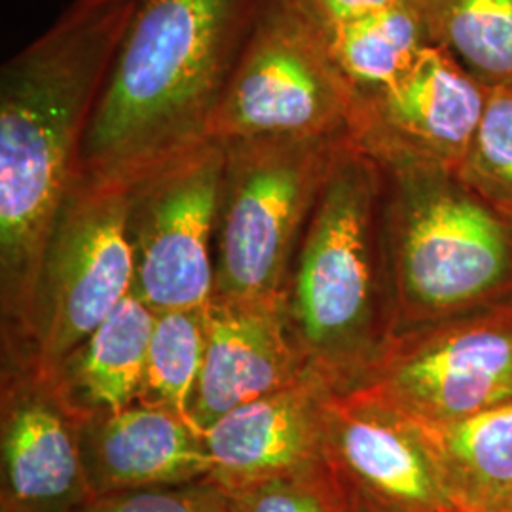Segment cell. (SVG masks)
Wrapping results in <instances>:
<instances>
[{
    "instance_id": "12",
    "label": "cell",
    "mask_w": 512,
    "mask_h": 512,
    "mask_svg": "<svg viewBox=\"0 0 512 512\" xmlns=\"http://www.w3.org/2000/svg\"><path fill=\"white\" fill-rule=\"evenodd\" d=\"M325 458L363 494L401 512H461L418 421L363 387L330 389Z\"/></svg>"
},
{
    "instance_id": "3",
    "label": "cell",
    "mask_w": 512,
    "mask_h": 512,
    "mask_svg": "<svg viewBox=\"0 0 512 512\" xmlns=\"http://www.w3.org/2000/svg\"><path fill=\"white\" fill-rule=\"evenodd\" d=\"M285 311L306 368L332 391L359 384L399 330L385 236V173L351 137L294 256Z\"/></svg>"
},
{
    "instance_id": "1",
    "label": "cell",
    "mask_w": 512,
    "mask_h": 512,
    "mask_svg": "<svg viewBox=\"0 0 512 512\" xmlns=\"http://www.w3.org/2000/svg\"><path fill=\"white\" fill-rule=\"evenodd\" d=\"M137 0H74L0 73L2 353H23L38 266Z\"/></svg>"
},
{
    "instance_id": "2",
    "label": "cell",
    "mask_w": 512,
    "mask_h": 512,
    "mask_svg": "<svg viewBox=\"0 0 512 512\" xmlns=\"http://www.w3.org/2000/svg\"><path fill=\"white\" fill-rule=\"evenodd\" d=\"M264 0H137L80 152L78 179L131 186L209 141Z\"/></svg>"
},
{
    "instance_id": "11",
    "label": "cell",
    "mask_w": 512,
    "mask_h": 512,
    "mask_svg": "<svg viewBox=\"0 0 512 512\" xmlns=\"http://www.w3.org/2000/svg\"><path fill=\"white\" fill-rule=\"evenodd\" d=\"M0 512H82L93 501L78 421L31 361H2Z\"/></svg>"
},
{
    "instance_id": "8",
    "label": "cell",
    "mask_w": 512,
    "mask_h": 512,
    "mask_svg": "<svg viewBox=\"0 0 512 512\" xmlns=\"http://www.w3.org/2000/svg\"><path fill=\"white\" fill-rule=\"evenodd\" d=\"M224 164L226 148L209 139L129 186L133 289L154 313L213 302Z\"/></svg>"
},
{
    "instance_id": "6",
    "label": "cell",
    "mask_w": 512,
    "mask_h": 512,
    "mask_svg": "<svg viewBox=\"0 0 512 512\" xmlns=\"http://www.w3.org/2000/svg\"><path fill=\"white\" fill-rule=\"evenodd\" d=\"M357 92L302 0H264L209 139L351 137Z\"/></svg>"
},
{
    "instance_id": "24",
    "label": "cell",
    "mask_w": 512,
    "mask_h": 512,
    "mask_svg": "<svg viewBox=\"0 0 512 512\" xmlns=\"http://www.w3.org/2000/svg\"><path fill=\"white\" fill-rule=\"evenodd\" d=\"M302 2L313 14V18L317 19L321 27L327 31L336 25L378 14L401 0H302Z\"/></svg>"
},
{
    "instance_id": "5",
    "label": "cell",
    "mask_w": 512,
    "mask_h": 512,
    "mask_svg": "<svg viewBox=\"0 0 512 512\" xmlns=\"http://www.w3.org/2000/svg\"><path fill=\"white\" fill-rule=\"evenodd\" d=\"M346 139H260L224 145L213 300L285 298L294 256L334 154Z\"/></svg>"
},
{
    "instance_id": "9",
    "label": "cell",
    "mask_w": 512,
    "mask_h": 512,
    "mask_svg": "<svg viewBox=\"0 0 512 512\" xmlns=\"http://www.w3.org/2000/svg\"><path fill=\"white\" fill-rule=\"evenodd\" d=\"M423 423L512 401V298L401 330L355 385Z\"/></svg>"
},
{
    "instance_id": "16",
    "label": "cell",
    "mask_w": 512,
    "mask_h": 512,
    "mask_svg": "<svg viewBox=\"0 0 512 512\" xmlns=\"http://www.w3.org/2000/svg\"><path fill=\"white\" fill-rule=\"evenodd\" d=\"M154 315L133 289L80 346L46 372L78 425L137 404Z\"/></svg>"
},
{
    "instance_id": "18",
    "label": "cell",
    "mask_w": 512,
    "mask_h": 512,
    "mask_svg": "<svg viewBox=\"0 0 512 512\" xmlns=\"http://www.w3.org/2000/svg\"><path fill=\"white\" fill-rule=\"evenodd\" d=\"M330 54L357 93L376 92L403 76L433 44L418 0L325 31Z\"/></svg>"
},
{
    "instance_id": "14",
    "label": "cell",
    "mask_w": 512,
    "mask_h": 512,
    "mask_svg": "<svg viewBox=\"0 0 512 512\" xmlns=\"http://www.w3.org/2000/svg\"><path fill=\"white\" fill-rule=\"evenodd\" d=\"M306 372L285 298L213 300L205 310V353L192 420L203 433L226 412L293 384Z\"/></svg>"
},
{
    "instance_id": "23",
    "label": "cell",
    "mask_w": 512,
    "mask_h": 512,
    "mask_svg": "<svg viewBox=\"0 0 512 512\" xmlns=\"http://www.w3.org/2000/svg\"><path fill=\"white\" fill-rule=\"evenodd\" d=\"M82 512H232L228 494L209 478L97 497Z\"/></svg>"
},
{
    "instance_id": "17",
    "label": "cell",
    "mask_w": 512,
    "mask_h": 512,
    "mask_svg": "<svg viewBox=\"0 0 512 512\" xmlns=\"http://www.w3.org/2000/svg\"><path fill=\"white\" fill-rule=\"evenodd\" d=\"M418 425L459 511H511L512 401L459 420Z\"/></svg>"
},
{
    "instance_id": "21",
    "label": "cell",
    "mask_w": 512,
    "mask_h": 512,
    "mask_svg": "<svg viewBox=\"0 0 512 512\" xmlns=\"http://www.w3.org/2000/svg\"><path fill=\"white\" fill-rule=\"evenodd\" d=\"M456 175L512 224V86L488 90L480 126Z\"/></svg>"
},
{
    "instance_id": "19",
    "label": "cell",
    "mask_w": 512,
    "mask_h": 512,
    "mask_svg": "<svg viewBox=\"0 0 512 512\" xmlns=\"http://www.w3.org/2000/svg\"><path fill=\"white\" fill-rule=\"evenodd\" d=\"M433 44L490 88L512 86V0H418Z\"/></svg>"
},
{
    "instance_id": "15",
    "label": "cell",
    "mask_w": 512,
    "mask_h": 512,
    "mask_svg": "<svg viewBox=\"0 0 512 512\" xmlns=\"http://www.w3.org/2000/svg\"><path fill=\"white\" fill-rule=\"evenodd\" d=\"M78 439L93 499L190 484L211 475L202 431L160 408L133 404L80 423Z\"/></svg>"
},
{
    "instance_id": "7",
    "label": "cell",
    "mask_w": 512,
    "mask_h": 512,
    "mask_svg": "<svg viewBox=\"0 0 512 512\" xmlns=\"http://www.w3.org/2000/svg\"><path fill=\"white\" fill-rule=\"evenodd\" d=\"M129 186L78 179L44 247L19 357L52 372L135 285Z\"/></svg>"
},
{
    "instance_id": "22",
    "label": "cell",
    "mask_w": 512,
    "mask_h": 512,
    "mask_svg": "<svg viewBox=\"0 0 512 512\" xmlns=\"http://www.w3.org/2000/svg\"><path fill=\"white\" fill-rule=\"evenodd\" d=\"M226 494L232 512H342V484L329 461Z\"/></svg>"
},
{
    "instance_id": "26",
    "label": "cell",
    "mask_w": 512,
    "mask_h": 512,
    "mask_svg": "<svg viewBox=\"0 0 512 512\" xmlns=\"http://www.w3.org/2000/svg\"><path fill=\"white\" fill-rule=\"evenodd\" d=\"M509 512H512V509H511V511H509Z\"/></svg>"
},
{
    "instance_id": "4",
    "label": "cell",
    "mask_w": 512,
    "mask_h": 512,
    "mask_svg": "<svg viewBox=\"0 0 512 512\" xmlns=\"http://www.w3.org/2000/svg\"><path fill=\"white\" fill-rule=\"evenodd\" d=\"M384 173L397 332L511 300V222L454 171L401 165Z\"/></svg>"
},
{
    "instance_id": "25",
    "label": "cell",
    "mask_w": 512,
    "mask_h": 512,
    "mask_svg": "<svg viewBox=\"0 0 512 512\" xmlns=\"http://www.w3.org/2000/svg\"><path fill=\"white\" fill-rule=\"evenodd\" d=\"M338 478L342 484V512H401L363 494L359 488L351 486L342 476L338 475Z\"/></svg>"
},
{
    "instance_id": "20",
    "label": "cell",
    "mask_w": 512,
    "mask_h": 512,
    "mask_svg": "<svg viewBox=\"0 0 512 512\" xmlns=\"http://www.w3.org/2000/svg\"><path fill=\"white\" fill-rule=\"evenodd\" d=\"M205 310L162 311L154 315L145 378L137 401L171 412L194 427L192 404L205 353Z\"/></svg>"
},
{
    "instance_id": "10",
    "label": "cell",
    "mask_w": 512,
    "mask_h": 512,
    "mask_svg": "<svg viewBox=\"0 0 512 512\" xmlns=\"http://www.w3.org/2000/svg\"><path fill=\"white\" fill-rule=\"evenodd\" d=\"M488 88L437 44L376 92L357 93L351 141L382 167L458 171L475 139Z\"/></svg>"
},
{
    "instance_id": "13",
    "label": "cell",
    "mask_w": 512,
    "mask_h": 512,
    "mask_svg": "<svg viewBox=\"0 0 512 512\" xmlns=\"http://www.w3.org/2000/svg\"><path fill=\"white\" fill-rule=\"evenodd\" d=\"M330 387L306 372L203 429L209 480L236 492L325 463V403Z\"/></svg>"
}]
</instances>
